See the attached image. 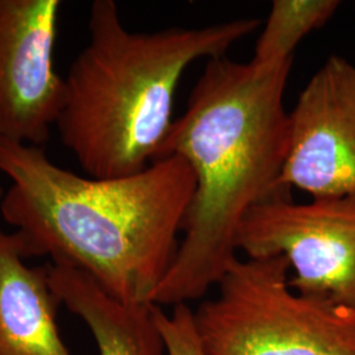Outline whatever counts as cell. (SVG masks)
Returning a JSON list of instances; mask_svg holds the SVG:
<instances>
[{
    "mask_svg": "<svg viewBox=\"0 0 355 355\" xmlns=\"http://www.w3.org/2000/svg\"><path fill=\"white\" fill-rule=\"evenodd\" d=\"M0 171L11 180L0 212L26 258L87 274L125 304H148L177 254L195 175L180 155L129 177H82L45 150L0 139Z\"/></svg>",
    "mask_w": 355,
    "mask_h": 355,
    "instance_id": "1",
    "label": "cell"
},
{
    "mask_svg": "<svg viewBox=\"0 0 355 355\" xmlns=\"http://www.w3.org/2000/svg\"><path fill=\"white\" fill-rule=\"evenodd\" d=\"M291 64L261 69L225 55L207 61L157 157H183L193 171L195 192L177 254L153 304H189L216 288L239 258L245 216L286 193L278 183L288 152L283 99Z\"/></svg>",
    "mask_w": 355,
    "mask_h": 355,
    "instance_id": "2",
    "label": "cell"
},
{
    "mask_svg": "<svg viewBox=\"0 0 355 355\" xmlns=\"http://www.w3.org/2000/svg\"><path fill=\"white\" fill-rule=\"evenodd\" d=\"M261 26L248 17L199 28L130 32L114 0L89 8V41L64 78L57 129L87 177L144 171L170 128L178 85L192 62L217 58Z\"/></svg>",
    "mask_w": 355,
    "mask_h": 355,
    "instance_id": "3",
    "label": "cell"
},
{
    "mask_svg": "<svg viewBox=\"0 0 355 355\" xmlns=\"http://www.w3.org/2000/svg\"><path fill=\"white\" fill-rule=\"evenodd\" d=\"M283 257L237 258L193 311L208 355H355V309L302 295Z\"/></svg>",
    "mask_w": 355,
    "mask_h": 355,
    "instance_id": "4",
    "label": "cell"
},
{
    "mask_svg": "<svg viewBox=\"0 0 355 355\" xmlns=\"http://www.w3.org/2000/svg\"><path fill=\"white\" fill-rule=\"evenodd\" d=\"M237 249L245 258L283 257L292 290L355 309V196L293 203L274 195L245 216Z\"/></svg>",
    "mask_w": 355,
    "mask_h": 355,
    "instance_id": "5",
    "label": "cell"
},
{
    "mask_svg": "<svg viewBox=\"0 0 355 355\" xmlns=\"http://www.w3.org/2000/svg\"><path fill=\"white\" fill-rule=\"evenodd\" d=\"M60 0H0V139L42 148L64 104L54 64Z\"/></svg>",
    "mask_w": 355,
    "mask_h": 355,
    "instance_id": "6",
    "label": "cell"
},
{
    "mask_svg": "<svg viewBox=\"0 0 355 355\" xmlns=\"http://www.w3.org/2000/svg\"><path fill=\"white\" fill-rule=\"evenodd\" d=\"M279 189L312 199L355 196V64L330 55L291 112Z\"/></svg>",
    "mask_w": 355,
    "mask_h": 355,
    "instance_id": "7",
    "label": "cell"
},
{
    "mask_svg": "<svg viewBox=\"0 0 355 355\" xmlns=\"http://www.w3.org/2000/svg\"><path fill=\"white\" fill-rule=\"evenodd\" d=\"M26 259L16 234L0 228V355H71L57 327L48 266Z\"/></svg>",
    "mask_w": 355,
    "mask_h": 355,
    "instance_id": "8",
    "label": "cell"
},
{
    "mask_svg": "<svg viewBox=\"0 0 355 355\" xmlns=\"http://www.w3.org/2000/svg\"><path fill=\"white\" fill-rule=\"evenodd\" d=\"M48 274L58 302L89 327L99 355H167L155 304H125L74 267L51 263Z\"/></svg>",
    "mask_w": 355,
    "mask_h": 355,
    "instance_id": "9",
    "label": "cell"
},
{
    "mask_svg": "<svg viewBox=\"0 0 355 355\" xmlns=\"http://www.w3.org/2000/svg\"><path fill=\"white\" fill-rule=\"evenodd\" d=\"M338 0H274L250 64L270 69L293 61V51L311 32L325 26Z\"/></svg>",
    "mask_w": 355,
    "mask_h": 355,
    "instance_id": "10",
    "label": "cell"
},
{
    "mask_svg": "<svg viewBox=\"0 0 355 355\" xmlns=\"http://www.w3.org/2000/svg\"><path fill=\"white\" fill-rule=\"evenodd\" d=\"M154 318L164 338L167 355H208L198 336L190 305H175L167 313L162 306L155 304Z\"/></svg>",
    "mask_w": 355,
    "mask_h": 355,
    "instance_id": "11",
    "label": "cell"
},
{
    "mask_svg": "<svg viewBox=\"0 0 355 355\" xmlns=\"http://www.w3.org/2000/svg\"><path fill=\"white\" fill-rule=\"evenodd\" d=\"M0 196H1V189H0Z\"/></svg>",
    "mask_w": 355,
    "mask_h": 355,
    "instance_id": "12",
    "label": "cell"
}]
</instances>
